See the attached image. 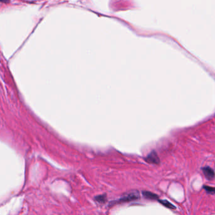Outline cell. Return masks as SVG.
I'll use <instances>...</instances> for the list:
<instances>
[{
  "mask_svg": "<svg viewBox=\"0 0 215 215\" xmlns=\"http://www.w3.org/2000/svg\"><path fill=\"white\" fill-rule=\"evenodd\" d=\"M144 160L148 163H152V164H159L160 163V159L158 158L157 153L155 151H151V152L148 155Z\"/></svg>",
  "mask_w": 215,
  "mask_h": 215,
  "instance_id": "obj_1",
  "label": "cell"
},
{
  "mask_svg": "<svg viewBox=\"0 0 215 215\" xmlns=\"http://www.w3.org/2000/svg\"><path fill=\"white\" fill-rule=\"evenodd\" d=\"M203 174L205 176V177L209 180V181H211L213 180L214 177V172L213 170V168H211L210 167H205L203 168Z\"/></svg>",
  "mask_w": 215,
  "mask_h": 215,
  "instance_id": "obj_3",
  "label": "cell"
},
{
  "mask_svg": "<svg viewBox=\"0 0 215 215\" xmlns=\"http://www.w3.org/2000/svg\"><path fill=\"white\" fill-rule=\"evenodd\" d=\"M8 1V0H0V1H1V2H6Z\"/></svg>",
  "mask_w": 215,
  "mask_h": 215,
  "instance_id": "obj_8",
  "label": "cell"
},
{
  "mask_svg": "<svg viewBox=\"0 0 215 215\" xmlns=\"http://www.w3.org/2000/svg\"><path fill=\"white\" fill-rule=\"evenodd\" d=\"M204 189H205L207 192L212 194H214V188H212V187H210V186H204Z\"/></svg>",
  "mask_w": 215,
  "mask_h": 215,
  "instance_id": "obj_7",
  "label": "cell"
},
{
  "mask_svg": "<svg viewBox=\"0 0 215 215\" xmlns=\"http://www.w3.org/2000/svg\"><path fill=\"white\" fill-rule=\"evenodd\" d=\"M143 196L145 197L147 199H153V200H155V199H158V196L155 194H153L152 192H148V191H144V192H143Z\"/></svg>",
  "mask_w": 215,
  "mask_h": 215,
  "instance_id": "obj_4",
  "label": "cell"
},
{
  "mask_svg": "<svg viewBox=\"0 0 215 215\" xmlns=\"http://www.w3.org/2000/svg\"><path fill=\"white\" fill-rule=\"evenodd\" d=\"M158 201H159L162 204V205L165 206L166 207H168V208H170L171 210H175V207L171 203L168 201L167 200L158 199Z\"/></svg>",
  "mask_w": 215,
  "mask_h": 215,
  "instance_id": "obj_5",
  "label": "cell"
},
{
  "mask_svg": "<svg viewBox=\"0 0 215 215\" xmlns=\"http://www.w3.org/2000/svg\"><path fill=\"white\" fill-rule=\"evenodd\" d=\"M95 199L96 201L99 203H105L106 202L107 198H106V195L103 194V195H100V196H98L97 197H95Z\"/></svg>",
  "mask_w": 215,
  "mask_h": 215,
  "instance_id": "obj_6",
  "label": "cell"
},
{
  "mask_svg": "<svg viewBox=\"0 0 215 215\" xmlns=\"http://www.w3.org/2000/svg\"><path fill=\"white\" fill-rule=\"evenodd\" d=\"M139 197L138 193L137 192H133L131 193H129V194L127 196H125L119 200V202H122V203H126V202H129V201H132L137 199Z\"/></svg>",
  "mask_w": 215,
  "mask_h": 215,
  "instance_id": "obj_2",
  "label": "cell"
}]
</instances>
